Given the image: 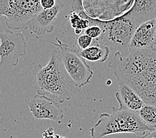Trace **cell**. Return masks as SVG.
<instances>
[{"label":"cell","mask_w":156,"mask_h":138,"mask_svg":"<svg viewBox=\"0 0 156 138\" xmlns=\"http://www.w3.org/2000/svg\"><path fill=\"white\" fill-rule=\"evenodd\" d=\"M109 67L119 84H125L145 104L156 106V52L153 50L115 52Z\"/></svg>","instance_id":"cell-1"},{"label":"cell","mask_w":156,"mask_h":138,"mask_svg":"<svg viewBox=\"0 0 156 138\" xmlns=\"http://www.w3.org/2000/svg\"><path fill=\"white\" fill-rule=\"evenodd\" d=\"M35 88L37 94L51 95L63 100H69L81 88L73 82L63 66L58 49L51 52L47 65L35 66L32 70Z\"/></svg>","instance_id":"cell-2"},{"label":"cell","mask_w":156,"mask_h":138,"mask_svg":"<svg viewBox=\"0 0 156 138\" xmlns=\"http://www.w3.org/2000/svg\"><path fill=\"white\" fill-rule=\"evenodd\" d=\"M100 119L90 128L92 138H103L119 133H133L138 137L155 130L143 122L137 112L112 107V114L103 113Z\"/></svg>","instance_id":"cell-3"},{"label":"cell","mask_w":156,"mask_h":138,"mask_svg":"<svg viewBox=\"0 0 156 138\" xmlns=\"http://www.w3.org/2000/svg\"><path fill=\"white\" fill-rule=\"evenodd\" d=\"M101 35L94 40L116 52H127L131 39L138 25L123 14L110 21H101Z\"/></svg>","instance_id":"cell-4"},{"label":"cell","mask_w":156,"mask_h":138,"mask_svg":"<svg viewBox=\"0 0 156 138\" xmlns=\"http://www.w3.org/2000/svg\"><path fill=\"white\" fill-rule=\"evenodd\" d=\"M41 10L40 0H0V17H5L7 27L13 31L27 29Z\"/></svg>","instance_id":"cell-5"},{"label":"cell","mask_w":156,"mask_h":138,"mask_svg":"<svg viewBox=\"0 0 156 138\" xmlns=\"http://www.w3.org/2000/svg\"><path fill=\"white\" fill-rule=\"evenodd\" d=\"M57 43L49 41L60 50V56L63 66L71 79L78 86L82 88L91 82L94 76L90 66L81 57L79 51L71 49L69 45L56 37Z\"/></svg>","instance_id":"cell-6"},{"label":"cell","mask_w":156,"mask_h":138,"mask_svg":"<svg viewBox=\"0 0 156 138\" xmlns=\"http://www.w3.org/2000/svg\"><path fill=\"white\" fill-rule=\"evenodd\" d=\"M27 43L22 31L8 29L0 33V67L13 69L26 55Z\"/></svg>","instance_id":"cell-7"},{"label":"cell","mask_w":156,"mask_h":138,"mask_svg":"<svg viewBox=\"0 0 156 138\" xmlns=\"http://www.w3.org/2000/svg\"><path fill=\"white\" fill-rule=\"evenodd\" d=\"M26 103L36 119H48L60 123L64 118L59 104L46 96L36 94L34 98L26 100Z\"/></svg>","instance_id":"cell-8"},{"label":"cell","mask_w":156,"mask_h":138,"mask_svg":"<svg viewBox=\"0 0 156 138\" xmlns=\"http://www.w3.org/2000/svg\"><path fill=\"white\" fill-rule=\"evenodd\" d=\"M64 8L61 0H55V5L49 9H42L30 21L28 28L38 36L51 33L54 30V24L59 14Z\"/></svg>","instance_id":"cell-9"},{"label":"cell","mask_w":156,"mask_h":138,"mask_svg":"<svg viewBox=\"0 0 156 138\" xmlns=\"http://www.w3.org/2000/svg\"><path fill=\"white\" fill-rule=\"evenodd\" d=\"M156 19L145 21L138 25L131 39L128 51L152 50L155 45Z\"/></svg>","instance_id":"cell-10"},{"label":"cell","mask_w":156,"mask_h":138,"mask_svg":"<svg viewBox=\"0 0 156 138\" xmlns=\"http://www.w3.org/2000/svg\"><path fill=\"white\" fill-rule=\"evenodd\" d=\"M126 15L140 25L156 18V0H135Z\"/></svg>","instance_id":"cell-11"},{"label":"cell","mask_w":156,"mask_h":138,"mask_svg":"<svg viewBox=\"0 0 156 138\" xmlns=\"http://www.w3.org/2000/svg\"><path fill=\"white\" fill-rule=\"evenodd\" d=\"M115 98L119 103V108L134 112L139 111L145 104L140 96L132 88L125 84H119V90L115 93Z\"/></svg>","instance_id":"cell-12"},{"label":"cell","mask_w":156,"mask_h":138,"mask_svg":"<svg viewBox=\"0 0 156 138\" xmlns=\"http://www.w3.org/2000/svg\"><path fill=\"white\" fill-rule=\"evenodd\" d=\"M78 51L81 57L85 60L100 63L107 61L110 52V49L107 46L99 43L94 39L90 47L85 49H79Z\"/></svg>","instance_id":"cell-13"},{"label":"cell","mask_w":156,"mask_h":138,"mask_svg":"<svg viewBox=\"0 0 156 138\" xmlns=\"http://www.w3.org/2000/svg\"><path fill=\"white\" fill-rule=\"evenodd\" d=\"M76 5L73 4L72 11L69 15V21L73 29L75 31V33L78 36L82 33L90 24V17H88L84 13L81 6L77 2Z\"/></svg>","instance_id":"cell-14"},{"label":"cell","mask_w":156,"mask_h":138,"mask_svg":"<svg viewBox=\"0 0 156 138\" xmlns=\"http://www.w3.org/2000/svg\"><path fill=\"white\" fill-rule=\"evenodd\" d=\"M137 113L144 123L156 127V106L155 105L145 103Z\"/></svg>","instance_id":"cell-15"},{"label":"cell","mask_w":156,"mask_h":138,"mask_svg":"<svg viewBox=\"0 0 156 138\" xmlns=\"http://www.w3.org/2000/svg\"><path fill=\"white\" fill-rule=\"evenodd\" d=\"M77 37V42L80 49H85L88 48L90 47L92 42H93V39L85 33L80 34Z\"/></svg>","instance_id":"cell-16"},{"label":"cell","mask_w":156,"mask_h":138,"mask_svg":"<svg viewBox=\"0 0 156 138\" xmlns=\"http://www.w3.org/2000/svg\"><path fill=\"white\" fill-rule=\"evenodd\" d=\"M42 9H49L55 5V0H40Z\"/></svg>","instance_id":"cell-17"},{"label":"cell","mask_w":156,"mask_h":138,"mask_svg":"<svg viewBox=\"0 0 156 138\" xmlns=\"http://www.w3.org/2000/svg\"><path fill=\"white\" fill-rule=\"evenodd\" d=\"M43 138H56V134L52 127H49L43 133Z\"/></svg>","instance_id":"cell-18"},{"label":"cell","mask_w":156,"mask_h":138,"mask_svg":"<svg viewBox=\"0 0 156 138\" xmlns=\"http://www.w3.org/2000/svg\"><path fill=\"white\" fill-rule=\"evenodd\" d=\"M141 138H156V128L154 131H152L151 132L145 134V135H144Z\"/></svg>","instance_id":"cell-19"},{"label":"cell","mask_w":156,"mask_h":138,"mask_svg":"<svg viewBox=\"0 0 156 138\" xmlns=\"http://www.w3.org/2000/svg\"><path fill=\"white\" fill-rule=\"evenodd\" d=\"M56 138H67V137H63L58 135V134H56Z\"/></svg>","instance_id":"cell-20"},{"label":"cell","mask_w":156,"mask_h":138,"mask_svg":"<svg viewBox=\"0 0 156 138\" xmlns=\"http://www.w3.org/2000/svg\"><path fill=\"white\" fill-rule=\"evenodd\" d=\"M152 50H153L154 51H155V52H156V45H155L154 47H153V49H152Z\"/></svg>","instance_id":"cell-21"},{"label":"cell","mask_w":156,"mask_h":138,"mask_svg":"<svg viewBox=\"0 0 156 138\" xmlns=\"http://www.w3.org/2000/svg\"><path fill=\"white\" fill-rule=\"evenodd\" d=\"M155 19H156V18H155ZM155 45H156V35H155ZM154 45V46H155Z\"/></svg>","instance_id":"cell-22"}]
</instances>
